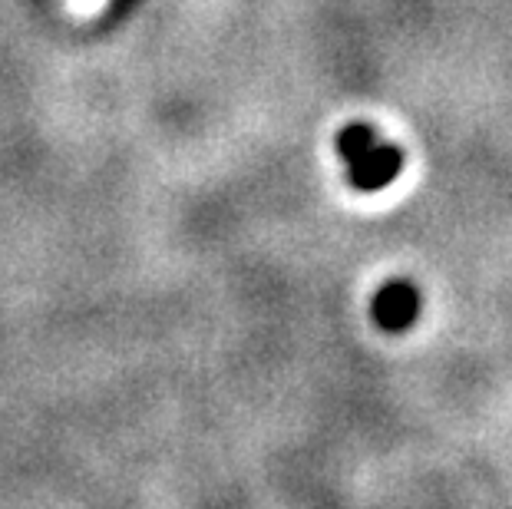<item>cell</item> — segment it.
<instances>
[{
	"mask_svg": "<svg viewBox=\"0 0 512 509\" xmlns=\"http://www.w3.org/2000/svg\"><path fill=\"white\" fill-rule=\"evenodd\" d=\"M420 288H413L410 281H387L384 288L374 295V305H370V314L384 331H407L413 321L420 318Z\"/></svg>",
	"mask_w": 512,
	"mask_h": 509,
	"instance_id": "cell-2",
	"label": "cell"
},
{
	"mask_svg": "<svg viewBox=\"0 0 512 509\" xmlns=\"http://www.w3.org/2000/svg\"><path fill=\"white\" fill-rule=\"evenodd\" d=\"M337 153L347 166V182L357 192H380L400 176L403 153L394 143H384L377 129L364 123H351L337 133Z\"/></svg>",
	"mask_w": 512,
	"mask_h": 509,
	"instance_id": "cell-1",
	"label": "cell"
}]
</instances>
